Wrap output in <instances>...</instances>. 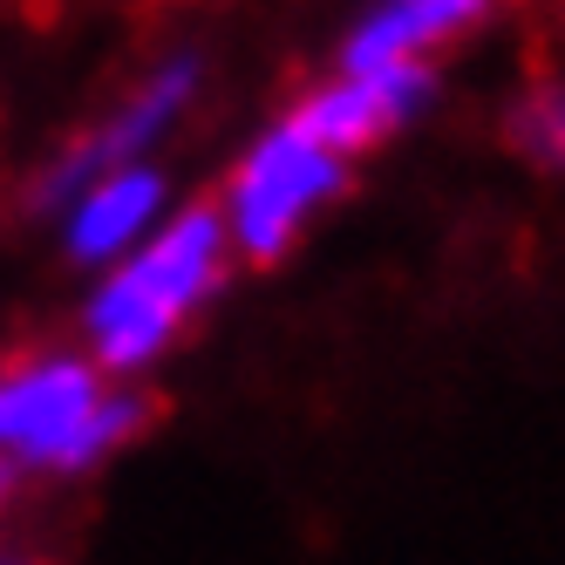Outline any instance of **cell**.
Wrapping results in <instances>:
<instances>
[{
  "label": "cell",
  "instance_id": "cell-1",
  "mask_svg": "<svg viewBox=\"0 0 565 565\" xmlns=\"http://www.w3.org/2000/svg\"><path fill=\"white\" fill-rule=\"evenodd\" d=\"M232 279V238L212 205H178L143 246L96 273L83 300V348L109 382H137L164 361Z\"/></svg>",
  "mask_w": 565,
  "mask_h": 565
},
{
  "label": "cell",
  "instance_id": "cell-2",
  "mask_svg": "<svg viewBox=\"0 0 565 565\" xmlns=\"http://www.w3.org/2000/svg\"><path fill=\"white\" fill-rule=\"evenodd\" d=\"M150 423L130 382H109L83 348H28L0 369V463L14 477H89Z\"/></svg>",
  "mask_w": 565,
  "mask_h": 565
},
{
  "label": "cell",
  "instance_id": "cell-3",
  "mask_svg": "<svg viewBox=\"0 0 565 565\" xmlns=\"http://www.w3.org/2000/svg\"><path fill=\"white\" fill-rule=\"evenodd\" d=\"M341 198H348V157L313 143L294 116H279V124H266L238 150V164L225 171V191L212 198V212L232 238V259L279 266Z\"/></svg>",
  "mask_w": 565,
  "mask_h": 565
},
{
  "label": "cell",
  "instance_id": "cell-4",
  "mask_svg": "<svg viewBox=\"0 0 565 565\" xmlns=\"http://www.w3.org/2000/svg\"><path fill=\"white\" fill-rule=\"evenodd\" d=\"M198 89H205V55H191V49H178V55H164V62H150L137 83L116 96L96 124L75 137V143H62V157L42 171V184H34V198L42 205H68L75 191H83L89 178H109V171H130V164H157V143H164L184 116H191V103H198Z\"/></svg>",
  "mask_w": 565,
  "mask_h": 565
},
{
  "label": "cell",
  "instance_id": "cell-5",
  "mask_svg": "<svg viewBox=\"0 0 565 565\" xmlns=\"http://www.w3.org/2000/svg\"><path fill=\"white\" fill-rule=\"evenodd\" d=\"M429 103H436V68H334L287 116L313 143H328L334 157L354 164L361 150L402 137Z\"/></svg>",
  "mask_w": 565,
  "mask_h": 565
},
{
  "label": "cell",
  "instance_id": "cell-6",
  "mask_svg": "<svg viewBox=\"0 0 565 565\" xmlns=\"http://www.w3.org/2000/svg\"><path fill=\"white\" fill-rule=\"evenodd\" d=\"M171 212H178V191H171V178L157 171V164H130V171L89 178V184L55 212V218H62V253H68L75 266L109 273V266H124Z\"/></svg>",
  "mask_w": 565,
  "mask_h": 565
},
{
  "label": "cell",
  "instance_id": "cell-7",
  "mask_svg": "<svg viewBox=\"0 0 565 565\" xmlns=\"http://www.w3.org/2000/svg\"><path fill=\"white\" fill-rule=\"evenodd\" d=\"M483 21H491L483 0H382L341 34L334 68H436V55Z\"/></svg>",
  "mask_w": 565,
  "mask_h": 565
},
{
  "label": "cell",
  "instance_id": "cell-8",
  "mask_svg": "<svg viewBox=\"0 0 565 565\" xmlns=\"http://www.w3.org/2000/svg\"><path fill=\"white\" fill-rule=\"evenodd\" d=\"M504 143L539 178H565V75H532L504 109Z\"/></svg>",
  "mask_w": 565,
  "mask_h": 565
},
{
  "label": "cell",
  "instance_id": "cell-9",
  "mask_svg": "<svg viewBox=\"0 0 565 565\" xmlns=\"http://www.w3.org/2000/svg\"><path fill=\"white\" fill-rule=\"evenodd\" d=\"M14 483H21V477H14L8 463H0V511H8V504H14Z\"/></svg>",
  "mask_w": 565,
  "mask_h": 565
},
{
  "label": "cell",
  "instance_id": "cell-10",
  "mask_svg": "<svg viewBox=\"0 0 565 565\" xmlns=\"http://www.w3.org/2000/svg\"><path fill=\"white\" fill-rule=\"evenodd\" d=\"M0 565H34V558H14V552H0Z\"/></svg>",
  "mask_w": 565,
  "mask_h": 565
}]
</instances>
